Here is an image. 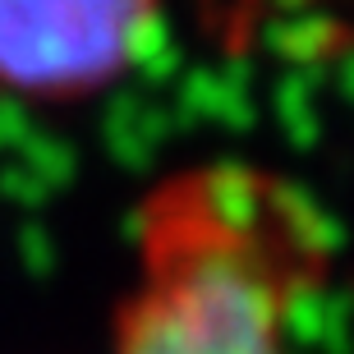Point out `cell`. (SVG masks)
I'll list each match as a JSON object with an SVG mask.
<instances>
[{
  "label": "cell",
  "instance_id": "6da1fadb",
  "mask_svg": "<svg viewBox=\"0 0 354 354\" xmlns=\"http://www.w3.org/2000/svg\"><path fill=\"white\" fill-rule=\"evenodd\" d=\"M290 286L286 239L180 194L152 230L147 286L115 354H286Z\"/></svg>",
  "mask_w": 354,
  "mask_h": 354
},
{
  "label": "cell",
  "instance_id": "7a4b0ae2",
  "mask_svg": "<svg viewBox=\"0 0 354 354\" xmlns=\"http://www.w3.org/2000/svg\"><path fill=\"white\" fill-rule=\"evenodd\" d=\"M157 0H0V83L37 102L88 97L138 55Z\"/></svg>",
  "mask_w": 354,
  "mask_h": 354
}]
</instances>
